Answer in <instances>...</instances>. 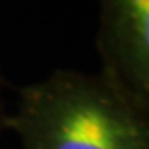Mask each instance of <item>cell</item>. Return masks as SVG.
<instances>
[{
    "label": "cell",
    "instance_id": "7a4b0ae2",
    "mask_svg": "<svg viewBox=\"0 0 149 149\" xmlns=\"http://www.w3.org/2000/svg\"><path fill=\"white\" fill-rule=\"evenodd\" d=\"M99 74L149 110V0H99Z\"/></svg>",
    "mask_w": 149,
    "mask_h": 149
},
{
    "label": "cell",
    "instance_id": "6da1fadb",
    "mask_svg": "<svg viewBox=\"0 0 149 149\" xmlns=\"http://www.w3.org/2000/svg\"><path fill=\"white\" fill-rule=\"evenodd\" d=\"M7 130L22 149H149V110L99 72L56 68L20 88Z\"/></svg>",
    "mask_w": 149,
    "mask_h": 149
},
{
    "label": "cell",
    "instance_id": "3957f363",
    "mask_svg": "<svg viewBox=\"0 0 149 149\" xmlns=\"http://www.w3.org/2000/svg\"><path fill=\"white\" fill-rule=\"evenodd\" d=\"M6 88H7V81L2 72V67H0V133L7 130V120H9V113H11L6 102Z\"/></svg>",
    "mask_w": 149,
    "mask_h": 149
}]
</instances>
